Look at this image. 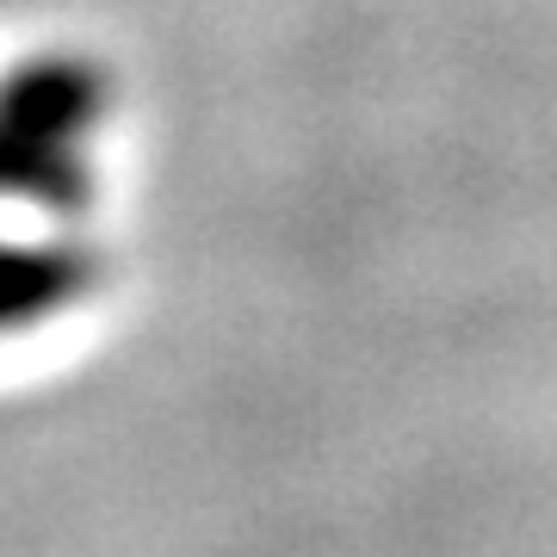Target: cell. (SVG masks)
Listing matches in <instances>:
<instances>
[{"mask_svg": "<svg viewBox=\"0 0 557 557\" xmlns=\"http://www.w3.org/2000/svg\"><path fill=\"white\" fill-rule=\"evenodd\" d=\"M87 278V260L50 255V248H0V329L25 317H44Z\"/></svg>", "mask_w": 557, "mask_h": 557, "instance_id": "6da1fadb", "label": "cell"}]
</instances>
